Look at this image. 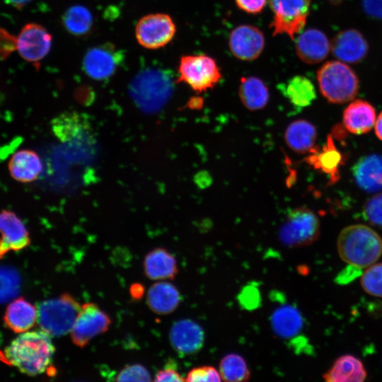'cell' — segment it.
<instances>
[{"mask_svg":"<svg viewBox=\"0 0 382 382\" xmlns=\"http://www.w3.org/2000/svg\"><path fill=\"white\" fill-rule=\"evenodd\" d=\"M0 233L11 250L20 251L30 243L25 224L16 213L10 210L0 212Z\"/></svg>","mask_w":382,"mask_h":382,"instance_id":"603a6c76","label":"cell"},{"mask_svg":"<svg viewBox=\"0 0 382 382\" xmlns=\"http://www.w3.org/2000/svg\"><path fill=\"white\" fill-rule=\"evenodd\" d=\"M330 50L331 44L328 37L318 29H307L296 39V54L305 63H319L328 57Z\"/></svg>","mask_w":382,"mask_h":382,"instance_id":"9a60e30c","label":"cell"},{"mask_svg":"<svg viewBox=\"0 0 382 382\" xmlns=\"http://www.w3.org/2000/svg\"><path fill=\"white\" fill-rule=\"evenodd\" d=\"M5 3L16 8H22L26 6L31 0H4Z\"/></svg>","mask_w":382,"mask_h":382,"instance_id":"7bdbcfd3","label":"cell"},{"mask_svg":"<svg viewBox=\"0 0 382 382\" xmlns=\"http://www.w3.org/2000/svg\"><path fill=\"white\" fill-rule=\"evenodd\" d=\"M362 7L367 15L382 19V0H362Z\"/></svg>","mask_w":382,"mask_h":382,"instance_id":"ab89813d","label":"cell"},{"mask_svg":"<svg viewBox=\"0 0 382 382\" xmlns=\"http://www.w3.org/2000/svg\"><path fill=\"white\" fill-rule=\"evenodd\" d=\"M52 43V37L44 26L30 23L17 35L16 51L24 60L36 65L47 55Z\"/></svg>","mask_w":382,"mask_h":382,"instance_id":"7c38bea8","label":"cell"},{"mask_svg":"<svg viewBox=\"0 0 382 382\" xmlns=\"http://www.w3.org/2000/svg\"><path fill=\"white\" fill-rule=\"evenodd\" d=\"M176 26L172 18L162 13L141 17L135 27V37L143 47L156 50L165 47L174 37Z\"/></svg>","mask_w":382,"mask_h":382,"instance_id":"9c48e42d","label":"cell"},{"mask_svg":"<svg viewBox=\"0 0 382 382\" xmlns=\"http://www.w3.org/2000/svg\"><path fill=\"white\" fill-rule=\"evenodd\" d=\"M11 176L20 183H31L37 179L42 170L39 155L30 149H21L15 152L8 164Z\"/></svg>","mask_w":382,"mask_h":382,"instance_id":"44dd1931","label":"cell"},{"mask_svg":"<svg viewBox=\"0 0 382 382\" xmlns=\"http://www.w3.org/2000/svg\"><path fill=\"white\" fill-rule=\"evenodd\" d=\"M320 221L316 213L308 207H300L290 210L279 230V238L291 248L310 245L320 236Z\"/></svg>","mask_w":382,"mask_h":382,"instance_id":"8992f818","label":"cell"},{"mask_svg":"<svg viewBox=\"0 0 382 382\" xmlns=\"http://www.w3.org/2000/svg\"><path fill=\"white\" fill-rule=\"evenodd\" d=\"M169 339L173 348L182 356L198 352L204 342L202 328L190 319L176 321L171 327Z\"/></svg>","mask_w":382,"mask_h":382,"instance_id":"5bb4252c","label":"cell"},{"mask_svg":"<svg viewBox=\"0 0 382 382\" xmlns=\"http://www.w3.org/2000/svg\"><path fill=\"white\" fill-rule=\"evenodd\" d=\"M117 381H149L151 375L145 366L139 364L125 366L117 375Z\"/></svg>","mask_w":382,"mask_h":382,"instance_id":"e575fe53","label":"cell"},{"mask_svg":"<svg viewBox=\"0 0 382 382\" xmlns=\"http://www.w3.org/2000/svg\"><path fill=\"white\" fill-rule=\"evenodd\" d=\"M352 174L358 187L366 192L382 190V155L361 157L353 166Z\"/></svg>","mask_w":382,"mask_h":382,"instance_id":"e0dca14e","label":"cell"},{"mask_svg":"<svg viewBox=\"0 0 382 382\" xmlns=\"http://www.w3.org/2000/svg\"><path fill=\"white\" fill-rule=\"evenodd\" d=\"M219 373L222 381L228 382L247 381L250 371L245 359L240 354L225 355L219 362Z\"/></svg>","mask_w":382,"mask_h":382,"instance_id":"4dcf8cb0","label":"cell"},{"mask_svg":"<svg viewBox=\"0 0 382 382\" xmlns=\"http://www.w3.org/2000/svg\"><path fill=\"white\" fill-rule=\"evenodd\" d=\"M272 12L273 35H286L291 40L299 34L309 14L311 0H268Z\"/></svg>","mask_w":382,"mask_h":382,"instance_id":"ba28073f","label":"cell"},{"mask_svg":"<svg viewBox=\"0 0 382 382\" xmlns=\"http://www.w3.org/2000/svg\"><path fill=\"white\" fill-rule=\"evenodd\" d=\"M145 275L152 280L173 279L178 272L175 256L163 248L149 251L144 260Z\"/></svg>","mask_w":382,"mask_h":382,"instance_id":"ffe728a7","label":"cell"},{"mask_svg":"<svg viewBox=\"0 0 382 382\" xmlns=\"http://www.w3.org/2000/svg\"><path fill=\"white\" fill-rule=\"evenodd\" d=\"M271 325L277 336L282 339H289L301 331L303 319L296 308L286 304L274 310L271 316Z\"/></svg>","mask_w":382,"mask_h":382,"instance_id":"d4e9b609","label":"cell"},{"mask_svg":"<svg viewBox=\"0 0 382 382\" xmlns=\"http://www.w3.org/2000/svg\"><path fill=\"white\" fill-rule=\"evenodd\" d=\"M50 337L42 330L21 333L0 352V359L25 375L42 374L50 368L55 352Z\"/></svg>","mask_w":382,"mask_h":382,"instance_id":"6da1fadb","label":"cell"},{"mask_svg":"<svg viewBox=\"0 0 382 382\" xmlns=\"http://www.w3.org/2000/svg\"><path fill=\"white\" fill-rule=\"evenodd\" d=\"M317 81L323 97L335 104L352 101L359 88L355 72L347 63L340 60L325 63L317 72Z\"/></svg>","mask_w":382,"mask_h":382,"instance_id":"277c9868","label":"cell"},{"mask_svg":"<svg viewBox=\"0 0 382 382\" xmlns=\"http://www.w3.org/2000/svg\"><path fill=\"white\" fill-rule=\"evenodd\" d=\"M265 44L262 32L257 27L243 24L234 28L228 37L231 52L237 59L253 61L259 57Z\"/></svg>","mask_w":382,"mask_h":382,"instance_id":"4fadbf2b","label":"cell"},{"mask_svg":"<svg viewBox=\"0 0 382 382\" xmlns=\"http://www.w3.org/2000/svg\"><path fill=\"white\" fill-rule=\"evenodd\" d=\"M123 59L122 52L108 42L88 50L83 58V69L91 79L103 81L116 72Z\"/></svg>","mask_w":382,"mask_h":382,"instance_id":"8fae6325","label":"cell"},{"mask_svg":"<svg viewBox=\"0 0 382 382\" xmlns=\"http://www.w3.org/2000/svg\"><path fill=\"white\" fill-rule=\"evenodd\" d=\"M238 95L243 105L250 110L263 108L267 104L270 97L265 83L255 76L241 79Z\"/></svg>","mask_w":382,"mask_h":382,"instance_id":"83f0119b","label":"cell"},{"mask_svg":"<svg viewBox=\"0 0 382 382\" xmlns=\"http://www.w3.org/2000/svg\"><path fill=\"white\" fill-rule=\"evenodd\" d=\"M79 302L69 293L42 302L37 323L51 337H61L71 332L81 311Z\"/></svg>","mask_w":382,"mask_h":382,"instance_id":"5b68a950","label":"cell"},{"mask_svg":"<svg viewBox=\"0 0 382 382\" xmlns=\"http://www.w3.org/2000/svg\"><path fill=\"white\" fill-rule=\"evenodd\" d=\"M181 296L178 288L168 282H158L148 290L146 303L158 315H168L179 306Z\"/></svg>","mask_w":382,"mask_h":382,"instance_id":"7402d4cb","label":"cell"},{"mask_svg":"<svg viewBox=\"0 0 382 382\" xmlns=\"http://www.w3.org/2000/svg\"><path fill=\"white\" fill-rule=\"evenodd\" d=\"M62 22L69 33L76 36H83L91 30L93 16L86 7L75 5L65 11Z\"/></svg>","mask_w":382,"mask_h":382,"instance_id":"f546056e","label":"cell"},{"mask_svg":"<svg viewBox=\"0 0 382 382\" xmlns=\"http://www.w3.org/2000/svg\"><path fill=\"white\" fill-rule=\"evenodd\" d=\"M237 7L248 14L262 12L268 0H234Z\"/></svg>","mask_w":382,"mask_h":382,"instance_id":"f35d334b","label":"cell"},{"mask_svg":"<svg viewBox=\"0 0 382 382\" xmlns=\"http://www.w3.org/2000/svg\"><path fill=\"white\" fill-rule=\"evenodd\" d=\"M340 258L361 270L374 264L382 255V238L368 226L353 224L344 228L337 240Z\"/></svg>","mask_w":382,"mask_h":382,"instance_id":"7a4b0ae2","label":"cell"},{"mask_svg":"<svg viewBox=\"0 0 382 382\" xmlns=\"http://www.w3.org/2000/svg\"><path fill=\"white\" fill-rule=\"evenodd\" d=\"M369 46L359 31L349 29L339 33L331 43L333 55L345 63H357L367 54Z\"/></svg>","mask_w":382,"mask_h":382,"instance_id":"2e32d148","label":"cell"},{"mask_svg":"<svg viewBox=\"0 0 382 382\" xmlns=\"http://www.w3.org/2000/svg\"><path fill=\"white\" fill-rule=\"evenodd\" d=\"M19 289V277L17 273L8 268H0V302L13 297Z\"/></svg>","mask_w":382,"mask_h":382,"instance_id":"d6a6232c","label":"cell"},{"mask_svg":"<svg viewBox=\"0 0 382 382\" xmlns=\"http://www.w3.org/2000/svg\"><path fill=\"white\" fill-rule=\"evenodd\" d=\"M38 308L23 297L10 303L4 313L6 326L16 333L30 330L37 323Z\"/></svg>","mask_w":382,"mask_h":382,"instance_id":"d6986e66","label":"cell"},{"mask_svg":"<svg viewBox=\"0 0 382 382\" xmlns=\"http://www.w3.org/2000/svg\"><path fill=\"white\" fill-rule=\"evenodd\" d=\"M112 320L96 303H85L71 330V339L77 347L83 348L95 337L105 332Z\"/></svg>","mask_w":382,"mask_h":382,"instance_id":"30bf717a","label":"cell"},{"mask_svg":"<svg viewBox=\"0 0 382 382\" xmlns=\"http://www.w3.org/2000/svg\"><path fill=\"white\" fill-rule=\"evenodd\" d=\"M284 138L287 146L294 151L304 154L314 149L317 138L315 126L305 120H297L287 127Z\"/></svg>","mask_w":382,"mask_h":382,"instance_id":"4316f807","label":"cell"},{"mask_svg":"<svg viewBox=\"0 0 382 382\" xmlns=\"http://www.w3.org/2000/svg\"><path fill=\"white\" fill-rule=\"evenodd\" d=\"M329 1L332 2V3H338V2L341 1L342 0H329Z\"/></svg>","mask_w":382,"mask_h":382,"instance_id":"bcb514c9","label":"cell"},{"mask_svg":"<svg viewBox=\"0 0 382 382\" xmlns=\"http://www.w3.org/2000/svg\"><path fill=\"white\" fill-rule=\"evenodd\" d=\"M306 162L330 176L331 182L339 178V168L342 163V156L333 142L332 136H328L326 144L320 150L311 151Z\"/></svg>","mask_w":382,"mask_h":382,"instance_id":"484cf974","label":"cell"},{"mask_svg":"<svg viewBox=\"0 0 382 382\" xmlns=\"http://www.w3.org/2000/svg\"><path fill=\"white\" fill-rule=\"evenodd\" d=\"M155 381H185V378L177 370L176 364L173 361L167 362L163 369L159 370L154 378Z\"/></svg>","mask_w":382,"mask_h":382,"instance_id":"74e56055","label":"cell"},{"mask_svg":"<svg viewBox=\"0 0 382 382\" xmlns=\"http://www.w3.org/2000/svg\"><path fill=\"white\" fill-rule=\"evenodd\" d=\"M376 120L375 108L364 100L352 101L345 109L342 115L343 125L348 132L354 134L368 133Z\"/></svg>","mask_w":382,"mask_h":382,"instance_id":"ac0fdd59","label":"cell"},{"mask_svg":"<svg viewBox=\"0 0 382 382\" xmlns=\"http://www.w3.org/2000/svg\"><path fill=\"white\" fill-rule=\"evenodd\" d=\"M284 93L290 103L296 107L308 106L316 99L313 83L304 76H295L286 83Z\"/></svg>","mask_w":382,"mask_h":382,"instance_id":"f1b7e54d","label":"cell"},{"mask_svg":"<svg viewBox=\"0 0 382 382\" xmlns=\"http://www.w3.org/2000/svg\"><path fill=\"white\" fill-rule=\"evenodd\" d=\"M362 212L369 223L382 228V192L369 197L365 202Z\"/></svg>","mask_w":382,"mask_h":382,"instance_id":"836d02e7","label":"cell"},{"mask_svg":"<svg viewBox=\"0 0 382 382\" xmlns=\"http://www.w3.org/2000/svg\"><path fill=\"white\" fill-rule=\"evenodd\" d=\"M219 371L212 366L195 367L188 371L185 381H221Z\"/></svg>","mask_w":382,"mask_h":382,"instance_id":"d590c367","label":"cell"},{"mask_svg":"<svg viewBox=\"0 0 382 382\" xmlns=\"http://www.w3.org/2000/svg\"><path fill=\"white\" fill-rule=\"evenodd\" d=\"M173 83L165 70L147 68L139 72L129 85L130 95L141 110L154 112L161 109L170 98Z\"/></svg>","mask_w":382,"mask_h":382,"instance_id":"3957f363","label":"cell"},{"mask_svg":"<svg viewBox=\"0 0 382 382\" xmlns=\"http://www.w3.org/2000/svg\"><path fill=\"white\" fill-rule=\"evenodd\" d=\"M367 374L363 363L351 354L337 358L323 375L327 382H362Z\"/></svg>","mask_w":382,"mask_h":382,"instance_id":"cb8c5ba5","label":"cell"},{"mask_svg":"<svg viewBox=\"0 0 382 382\" xmlns=\"http://www.w3.org/2000/svg\"><path fill=\"white\" fill-rule=\"evenodd\" d=\"M360 284L366 293L382 297V262L368 267L361 275Z\"/></svg>","mask_w":382,"mask_h":382,"instance_id":"1f68e13d","label":"cell"},{"mask_svg":"<svg viewBox=\"0 0 382 382\" xmlns=\"http://www.w3.org/2000/svg\"><path fill=\"white\" fill-rule=\"evenodd\" d=\"M187 105L191 109H199L202 105V100L201 98L193 97L189 100Z\"/></svg>","mask_w":382,"mask_h":382,"instance_id":"ee69618b","label":"cell"},{"mask_svg":"<svg viewBox=\"0 0 382 382\" xmlns=\"http://www.w3.org/2000/svg\"><path fill=\"white\" fill-rule=\"evenodd\" d=\"M11 250L6 243L0 237V259L2 258Z\"/></svg>","mask_w":382,"mask_h":382,"instance_id":"f6af8a7d","label":"cell"},{"mask_svg":"<svg viewBox=\"0 0 382 382\" xmlns=\"http://www.w3.org/2000/svg\"><path fill=\"white\" fill-rule=\"evenodd\" d=\"M374 129L377 137L382 141V112L376 117Z\"/></svg>","mask_w":382,"mask_h":382,"instance_id":"b9f144b4","label":"cell"},{"mask_svg":"<svg viewBox=\"0 0 382 382\" xmlns=\"http://www.w3.org/2000/svg\"><path fill=\"white\" fill-rule=\"evenodd\" d=\"M129 292L133 299L139 300L144 296V288L142 284L139 283H135L130 286Z\"/></svg>","mask_w":382,"mask_h":382,"instance_id":"60d3db41","label":"cell"},{"mask_svg":"<svg viewBox=\"0 0 382 382\" xmlns=\"http://www.w3.org/2000/svg\"><path fill=\"white\" fill-rule=\"evenodd\" d=\"M215 59L207 54L183 55L179 62L178 83H185L197 93L214 88L221 79Z\"/></svg>","mask_w":382,"mask_h":382,"instance_id":"52a82bcc","label":"cell"},{"mask_svg":"<svg viewBox=\"0 0 382 382\" xmlns=\"http://www.w3.org/2000/svg\"><path fill=\"white\" fill-rule=\"evenodd\" d=\"M17 35H13L4 28H0V57L6 59L16 51Z\"/></svg>","mask_w":382,"mask_h":382,"instance_id":"8d00e7d4","label":"cell"}]
</instances>
